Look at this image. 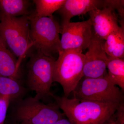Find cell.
<instances>
[{"instance_id":"obj_1","label":"cell","mask_w":124,"mask_h":124,"mask_svg":"<svg viewBox=\"0 0 124 124\" xmlns=\"http://www.w3.org/2000/svg\"><path fill=\"white\" fill-rule=\"evenodd\" d=\"M53 98L71 124H103L114 114L119 104L70 99L54 95Z\"/></svg>"},{"instance_id":"obj_2","label":"cell","mask_w":124,"mask_h":124,"mask_svg":"<svg viewBox=\"0 0 124 124\" xmlns=\"http://www.w3.org/2000/svg\"><path fill=\"white\" fill-rule=\"evenodd\" d=\"M85 60L81 50H68L59 53L54 64L53 81L61 85L65 97L68 98L84 77Z\"/></svg>"},{"instance_id":"obj_3","label":"cell","mask_w":124,"mask_h":124,"mask_svg":"<svg viewBox=\"0 0 124 124\" xmlns=\"http://www.w3.org/2000/svg\"><path fill=\"white\" fill-rule=\"evenodd\" d=\"M30 37L37 51L53 57L59 53L61 46L59 33L61 27L53 16L40 17L33 14L29 16Z\"/></svg>"},{"instance_id":"obj_4","label":"cell","mask_w":124,"mask_h":124,"mask_svg":"<svg viewBox=\"0 0 124 124\" xmlns=\"http://www.w3.org/2000/svg\"><path fill=\"white\" fill-rule=\"evenodd\" d=\"M14 116L22 124H51L65 118L56 103L45 104L35 97L15 102Z\"/></svg>"},{"instance_id":"obj_5","label":"cell","mask_w":124,"mask_h":124,"mask_svg":"<svg viewBox=\"0 0 124 124\" xmlns=\"http://www.w3.org/2000/svg\"><path fill=\"white\" fill-rule=\"evenodd\" d=\"M0 35L14 55L22 59L32 45L29 16L13 17L0 13Z\"/></svg>"},{"instance_id":"obj_6","label":"cell","mask_w":124,"mask_h":124,"mask_svg":"<svg viewBox=\"0 0 124 124\" xmlns=\"http://www.w3.org/2000/svg\"><path fill=\"white\" fill-rule=\"evenodd\" d=\"M55 60L37 51L31 55L27 64V85L36 93L35 97L40 100L53 97L51 91L53 82V70Z\"/></svg>"},{"instance_id":"obj_7","label":"cell","mask_w":124,"mask_h":124,"mask_svg":"<svg viewBox=\"0 0 124 124\" xmlns=\"http://www.w3.org/2000/svg\"><path fill=\"white\" fill-rule=\"evenodd\" d=\"M72 93L73 98L79 100L116 103L124 102L123 91L111 82L108 74L98 78H82Z\"/></svg>"},{"instance_id":"obj_8","label":"cell","mask_w":124,"mask_h":124,"mask_svg":"<svg viewBox=\"0 0 124 124\" xmlns=\"http://www.w3.org/2000/svg\"><path fill=\"white\" fill-rule=\"evenodd\" d=\"M60 52L71 49L83 51L88 48L93 35V29L90 20L62 24Z\"/></svg>"},{"instance_id":"obj_9","label":"cell","mask_w":124,"mask_h":124,"mask_svg":"<svg viewBox=\"0 0 124 124\" xmlns=\"http://www.w3.org/2000/svg\"><path fill=\"white\" fill-rule=\"evenodd\" d=\"M105 42V40L95 35L93 31L88 50L85 54L83 77L98 78L107 75L108 57L104 48Z\"/></svg>"},{"instance_id":"obj_10","label":"cell","mask_w":124,"mask_h":124,"mask_svg":"<svg viewBox=\"0 0 124 124\" xmlns=\"http://www.w3.org/2000/svg\"><path fill=\"white\" fill-rule=\"evenodd\" d=\"M88 13L94 34L101 39L106 40L110 33L120 28L118 16L115 10L110 6H105Z\"/></svg>"},{"instance_id":"obj_11","label":"cell","mask_w":124,"mask_h":124,"mask_svg":"<svg viewBox=\"0 0 124 124\" xmlns=\"http://www.w3.org/2000/svg\"><path fill=\"white\" fill-rule=\"evenodd\" d=\"M104 0H66L58 10L62 19V24L70 22L71 19L78 15L104 7Z\"/></svg>"},{"instance_id":"obj_12","label":"cell","mask_w":124,"mask_h":124,"mask_svg":"<svg viewBox=\"0 0 124 124\" xmlns=\"http://www.w3.org/2000/svg\"><path fill=\"white\" fill-rule=\"evenodd\" d=\"M0 35V76L20 80V63Z\"/></svg>"},{"instance_id":"obj_13","label":"cell","mask_w":124,"mask_h":124,"mask_svg":"<svg viewBox=\"0 0 124 124\" xmlns=\"http://www.w3.org/2000/svg\"><path fill=\"white\" fill-rule=\"evenodd\" d=\"M26 91L20 80L0 76V98H8L15 103L23 98Z\"/></svg>"},{"instance_id":"obj_14","label":"cell","mask_w":124,"mask_h":124,"mask_svg":"<svg viewBox=\"0 0 124 124\" xmlns=\"http://www.w3.org/2000/svg\"><path fill=\"white\" fill-rule=\"evenodd\" d=\"M104 48L108 57L124 59V27H120L108 35Z\"/></svg>"},{"instance_id":"obj_15","label":"cell","mask_w":124,"mask_h":124,"mask_svg":"<svg viewBox=\"0 0 124 124\" xmlns=\"http://www.w3.org/2000/svg\"><path fill=\"white\" fill-rule=\"evenodd\" d=\"M107 69L108 76L111 82L124 92V59L108 57Z\"/></svg>"},{"instance_id":"obj_16","label":"cell","mask_w":124,"mask_h":124,"mask_svg":"<svg viewBox=\"0 0 124 124\" xmlns=\"http://www.w3.org/2000/svg\"><path fill=\"white\" fill-rule=\"evenodd\" d=\"M29 4L26 0H0V13L13 17L27 15Z\"/></svg>"},{"instance_id":"obj_17","label":"cell","mask_w":124,"mask_h":124,"mask_svg":"<svg viewBox=\"0 0 124 124\" xmlns=\"http://www.w3.org/2000/svg\"><path fill=\"white\" fill-rule=\"evenodd\" d=\"M66 0H35V15L40 17H50L62 7Z\"/></svg>"},{"instance_id":"obj_18","label":"cell","mask_w":124,"mask_h":124,"mask_svg":"<svg viewBox=\"0 0 124 124\" xmlns=\"http://www.w3.org/2000/svg\"><path fill=\"white\" fill-rule=\"evenodd\" d=\"M104 1L105 6H110L115 10H117L119 13L120 18L122 20L121 23V26H124V1L121 0H104Z\"/></svg>"},{"instance_id":"obj_19","label":"cell","mask_w":124,"mask_h":124,"mask_svg":"<svg viewBox=\"0 0 124 124\" xmlns=\"http://www.w3.org/2000/svg\"><path fill=\"white\" fill-rule=\"evenodd\" d=\"M10 100L8 98H0V124H4Z\"/></svg>"},{"instance_id":"obj_20","label":"cell","mask_w":124,"mask_h":124,"mask_svg":"<svg viewBox=\"0 0 124 124\" xmlns=\"http://www.w3.org/2000/svg\"><path fill=\"white\" fill-rule=\"evenodd\" d=\"M116 119L119 124H124V102L120 103L114 113Z\"/></svg>"},{"instance_id":"obj_21","label":"cell","mask_w":124,"mask_h":124,"mask_svg":"<svg viewBox=\"0 0 124 124\" xmlns=\"http://www.w3.org/2000/svg\"><path fill=\"white\" fill-rule=\"evenodd\" d=\"M103 124H119L117 122L114 114L109 119L107 120Z\"/></svg>"},{"instance_id":"obj_22","label":"cell","mask_w":124,"mask_h":124,"mask_svg":"<svg viewBox=\"0 0 124 124\" xmlns=\"http://www.w3.org/2000/svg\"><path fill=\"white\" fill-rule=\"evenodd\" d=\"M51 124H71L68 119L65 118L59 120Z\"/></svg>"},{"instance_id":"obj_23","label":"cell","mask_w":124,"mask_h":124,"mask_svg":"<svg viewBox=\"0 0 124 124\" xmlns=\"http://www.w3.org/2000/svg\"><path fill=\"white\" fill-rule=\"evenodd\" d=\"M21 124V123H19V122H15V123H14V124Z\"/></svg>"}]
</instances>
